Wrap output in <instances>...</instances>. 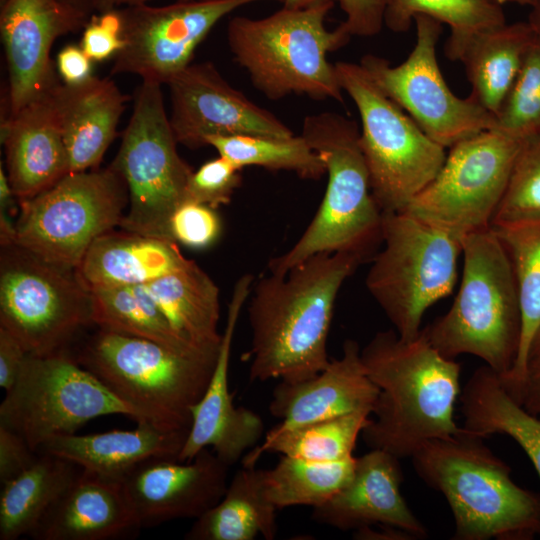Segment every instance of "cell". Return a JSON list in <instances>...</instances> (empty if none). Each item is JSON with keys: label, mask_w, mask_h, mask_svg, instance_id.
<instances>
[{"label": "cell", "mask_w": 540, "mask_h": 540, "mask_svg": "<svg viewBox=\"0 0 540 540\" xmlns=\"http://www.w3.org/2000/svg\"><path fill=\"white\" fill-rule=\"evenodd\" d=\"M143 286L181 338L219 350V288L194 260Z\"/></svg>", "instance_id": "obj_29"}, {"label": "cell", "mask_w": 540, "mask_h": 540, "mask_svg": "<svg viewBox=\"0 0 540 540\" xmlns=\"http://www.w3.org/2000/svg\"><path fill=\"white\" fill-rule=\"evenodd\" d=\"M355 457L318 462L282 455L271 469H264L268 499L278 508L322 505L351 478Z\"/></svg>", "instance_id": "obj_37"}, {"label": "cell", "mask_w": 540, "mask_h": 540, "mask_svg": "<svg viewBox=\"0 0 540 540\" xmlns=\"http://www.w3.org/2000/svg\"><path fill=\"white\" fill-rule=\"evenodd\" d=\"M396 456L371 449L355 459L349 481L327 502L314 507L311 518L342 531L390 525L427 537V530L404 500L400 486L403 471Z\"/></svg>", "instance_id": "obj_22"}, {"label": "cell", "mask_w": 540, "mask_h": 540, "mask_svg": "<svg viewBox=\"0 0 540 540\" xmlns=\"http://www.w3.org/2000/svg\"><path fill=\"white\" fill-rule=\"evenodd\" d=\"M539 216L540 132L521 140L507 189L492 225Z\"/></svg>", "instance_id": "obj_40"}, {"label": "cell", "mask_w": 540, "mask_h": 540, "mask_svg": "<svg viewBox=\"0 0 540 540\" xmlns=\"http://www.w3.org/2000/svg\"><path fill=\"white\" fill-rule=\"evenodd\" d=\"M345 15L340 26L352 37H372L383 28L390 0H337Z\"/></svg>", "instance_id": "obj_44"}, {"label": "cell", "mask_w": 540, "mask_h": 540, "mask_svg": "<svg viewBox=\"0 0 540 540\" xmlns=\"http://www.w3.org/2000/svg\"><path fill=\"white\" fill-rule=\"evenodd\" d=\"M520 144L494 129L455 143L434 179L403 212L459 238L490 228Z\"/></svg>", "instance_id": "obj_14"}, {"label": "cell", "mask_w": 540, "mask_h": 540, "mask_svg": "<svg viewBox=\"0 0 540 540\" xmlns=\"http://www.w3.org/2000/svg\"><path fill=\"white\" fill-rule=\"evenodd\" d=\"M218 354L176 350L99 328L72 356L147 421L189 432L192 408L209 384Z\"/></svg>", "instance_id": "obj_6"}, {"label": "cell", "mask_w": 540, "mask_h": 540, "mask_svg": "<svg viewBox=\"0 0 540 540\" xmlns=\"http://www.w3.org/2000/svg\"><path fill=\"white\" fill-rule=\"evenodd\" d=\"M301 135L323 161L327 187L303 234L286 252L269 261L268 272L285 274L323 252L372 260L382 244L383 212L372 194L359 127L354 120L326 111L306 116Z\"/></svg>", "instance_id": "obj_4"}, {"label": "cell", "mask_w": 540, "mask_h": 540, "mask_svg": "<svg viewBox=\"0 0 540 540\" xmlns=\"http://www.w3.org/2000/svg\"><path fill=\"white\" fill-rule=\"evenodd\" d=\"M274 1H280V2H283L284 0H274Z\"/></svg>", "instance_id": "obj_57"}, {"label": "cell", "mask_w": 540, "mask_h": 540, "mask_svg": "<svg viewBox=\"0 0 540 540\" xmlns=\"http://www.w3.org/2000/svg\"><path fill=\"white\" fill-rule=\"evenodd\" d=\"M278 508L268 499L264 469L244 466L230 482L220 501L206 511L185 534L187 540H253L277 534Z\"/></svg>", "instance_id": "obj_30"}, {"label": "cell", "mask_w": 540, "mask_h": 540, "mask_svg": "<svg viewBox=\"0 0 540 540\" xmlns=\"http://www.w3.org/2000/svg\"><path fill=\"white\" fill-rule=\"evenodd\" d=\"M334 4L283 6L262 18L230 19L226 37L231 54L267 98L297 94L343 102L335 65L327 54L346 45L351 36L340 25L327 29L326 18Z\"/></svg>", "instance_id": "obj_5"}, {"label": "cell", "mask_w": 540, "mask_h": 540, "mask_svg": "<svg viewBox=\"0 0 540 540\" xmlns=\"http://www.w3.org/2000/svg\"><path fill=\"white\" fill-rule=\"evenodd\" d=\"M18 199L10 185L7 173L0 166V244L1 246L14 244L16 222L13 218L17 214Z\"/></svg>", "instance_id": "obj_48"}, {"label": "cell", "mask_w": 540, "mask_h": 540, "mask_svg": "<svg viewBox=\"0 0 540 540\" xmlns=\"http://www.w3.org/2000/svg\"><path fill=\"white\" fill-rule=\"evenodd\" d=\"M167 86L174 136L188 148L205 146L210 135L294 136L276 115L229 84L211 62L191 63Z\"/></svg>", "instance_id": "obj_17"}, {"label": "cell", "mask_w": 540, "mask_h": 540, "mask_svg": "<svg viewBox=\"0 0 540 540\" xmlns=\"http://www.w3.org/2000/svg\"><path fill=\"white\" fill-rule=\"evenodd\" d=\"M90 291L92 319L98 328L148 339L176 350L207 351L175 332L143 285L94 288Z\"/></svg>", "instance_id": "obj_34"}, {"label": "cell", "mask_w": 540, "mask_h": 540, "mask_svg": "<svg viewBox=\"0 0 540 540\" xmlns=\"http://www.w3.org/2000/svg\"><path fill=\"white\" fill-rule=\"evenodd\" d=\"M461 244L463 272L453 304L421 332L446 358L474 355L504 376L515 362L521 337L513 268L491 227L463 236Z\"/></svg>", "instance_id": "obj_7"}, {"label": "cell", "mask_w": 540, "mask_h": 540, "mask_svg": "<svg viewBox=\"0 0 540 540\" xmlns=\"http://www.w3.org/2000/svg\"><path fill=\"white\" fill-rule=\"evenodd\" d=\"M361 358L380 390L375 419L361 433L371 449L411 458L429 440L464 432L454 421L461 366L440 354L422 332L404 340L394 329L380 331Z\"/></svg>", "instance_id": "obj_2"}, {"label": "cell", "mask_w": 540, "mask_h": 540, "mask_svg": "<svg viewBox=\"0 0 540 540\" xmlns=\"http://www.w3.org/2000/svg\"><path fill=\"white\" fill-rule=\"evenodd\" d=\"M370 415L358 411L265 436L260 445L245 454L243 465L255 466L261 455L268 452L318 462L350 458Z\"/></svg>", "instance_id": "obj_35"}, {"label": "cell", "mask_w": 540, "mask_h": 540, "mask_svg": "<svg viewBox=\"0 0 540 540\" xmlns=\"http://www.w3.org/2000/svg\"><path fill=\"white\" fill-rule=\"evenodd\" d=\"M262 0H178L119 9L123 46L111 74L129 73L142 81L167 85L191 64L200 43L232 11Z\"/></svg>", "instance_id": "obj_16"}, {"label": "cell", "mask_w": 540, "mask_h": 540, "mask_svg": "<svg viewBox=\"0 0 540 540\" xmlns=\"http://www.w3.org/2000/svg\"><path fill=\"white\" fill-rule=\"evenodd\" d=\"M482 437L464 429L425 442L411 457L418 476L443 494L455 540H526L540 534V497L518 486Z\"/></svg>", "instance_id": "obj_3"}, {"label": "cell", "mask_w": 540, "mask_h": 540, "mask_svg": "<svg viewBox=\"0 0 540 540\" xmlns=\"http://www.w3.org/2000/svg\"><path fill=\"white\" fill-rule=\"evenodd\" d=\"M18 202L14 244L77 268L94 240L120 225L129 195L122 176L109 166L70 172L49 189Z\"/></svg>", "instance_id": "obj_13"}, {"label": "cell", "mask_w": 540, "mask_h": 540, "mask_svg": "<svg viewBox=\"0 0 540 540\" xmlns=\"http://www.w3.org/2000/svg\"><path fill=\"white\" fill-rule=\"evenodd\" d=\"M188 433L143 421L131 430L56 436L38 452L53 454L89 473L121 481L131 469L145 460L155 457L179 460Z\"/></svg>", "instance_id": "obj_26"}, {"label": "cell", "mask_w": 540, "mask_h": 540, "mask_svg": "<svg viewBox=\"0 0 540 540\" xmlns=\"http://www.w3.org/2000/svg\"><path fill=\"white\" fill-rule=\"evenodd\" d=\"M0 31L8 69L6 116L49 94L60 83L51 60L54 42L90 17L68 0H2Z\"/></svg>", "instance_id": "obj_18"}, {"label": "cell", "mask_w": 540, "mask_h": 540, "mask_svg": "<svg viewBox=\"0 0 540 540\" xmlns=\"http://www.w3.org/2000/svg\"><path fill=\"white\" fill-rule=\"evenodd\" d=\"M121 31L118 8L93 14L84 27L80 46L93 62L114 58L123 46Z\"/></svg>", "instance_id": "obj_43"}, {"label": "cell", "mask_w": 540, "mask_h": 540, "mask_svg": "<svg viewBox=\"0 0 540 540\" xmlns=\"http://www.w3.org/2000/svg\"><path fill=\"white\" fill-rule=\"evenodd\" d=\"M417 15L449 26L445 54L452 61L473 35L506 23L502 5L492 0H390L384 25L394 32H404Z\"/></svg>", "instance_id": "obj_36"}, {"label": "cell", "mask_w": 540, "mask_h": 540, "mask_svg": "<svg viewBox=\"0 0 540 540\" xmlns=\"http://www.w3.org/2000/svg\"><path fill=\"white\" fill-rule=\"evenodd\" d=\"M493 129L518 140L540 132V37L536 33Z\"/></svg>", "instance_id": "obj_39"}, {"label": "cell", "mask_w": 540, "mask_h": 540, "mask_svg": "<svg viewBox=\"0 0 540 540\" xmlns=\"http://www.w3.org/2000/svg\"><path fill=\"white\" fill-rule=\"evenodd\" d=\"M7 176L17 199H30L70 173L58 116L50 95L1 120Z\"/></svg>", "instance_id": "obj_24"}, {"label": "cell", "mask_w": 540, "mask_h": 540, "mask_svg": "<svg viewBox=\"0 0 540 540\" xmlns=\"http://www.w3.org/2000/svg\"><path fill=\"white\" fill-rule=\"evenodd\" d=\"M161 86L142 81L136 89L132 114L110 166L124 179L129 195L119 227L173 241L170 218L186 200L193 170L177 151Z\"/></svg>", "instance_id": "obj_10"}, {"label": "cell", "mask_w": 540, "mask_h": 540, "mask_svg": "<svg viewBox=\"0 0 540 540\" xmlns=\"http://www.w3.org/2000/svg\"><path fill=\"white\" fill-rule=\"evenodd\" d=\"M81 470L66 459L39 452L30 467L1 484L0 540L29 535Z\"/></svg>", "instance_id": "obj_33"}, {"label": "cell", "mask_w": 540, "mask_h": 540, "mask_svg": "<svg viewBox=\"0 0 540 540\" xmlns=\"http://www.w3.org/2000/svg\"><path fill=\"white\" fill-rule=\"evenodd\" d=\"M26 440L15 431L0 425V483L3 484L30 467L38 458Z\"/></svg>", "instance_id": "obj_45"}, {"label": "cell", "mask_w": 540, "mask_h": 540, "mask_svg": "<svg viewBox=\"0 0 540 540\" xmlns=\"http://www.w3.org/2000/svg\"><path fill=\"white\" fill-rule=\"evenodd\" d=\"M178 243L122 230L90 245L76 268L89 288L145 285L188 263Z\"/></svg>", "instance_id": "obj_27"}, {"label": "cell", "mask_w": 540, "mask_h": 540, "mask_svg": "<svg viewBox=\"0 0 540 540\" xmlns=\"http://www.w3.org/2000/svg\"><path fill=\"white\" fill-rule=\"evenodd\" d=\"M507 392L528 412L540 417V360L529 362L523 382Z\"/></svg>", "instance_id": "obj_49"}, {"label": "cell", "mask_w": 540, "mask_h": 540, "mask_svg": "<svg viewBox=\"0 0 540 540\" xmlns=\"http://www.w3.org/2000/svg\"><path fill=\"white\" fill-rule=\"evenodd\" d=\"M205 143L240 169L260 166L270 170H286L308 180H319L326 174L323 161L302 135L289 138L210 135Z\"/></svg>", "instance_id": "obj_38"}, {"label": "cell", "mask_w": 540, "mask_h": 540, "mask_svg": "<svg viewBox=\"0 0 540 540\" xmlns=\"http://www.w3.org/2000/svg\"><path fill=\"white\" fill-rule=\"evenodd\" d=\"M339 84L360 117V146L382 212H401L437 175L446 148L386 96L359 64H335Z\"/></svg>", "instance_id": "obj_9"}, {"label": "cell", "mask_w": 540, "mask_h": 540, "mask_svg": "<svg viewBox=\"0 0 540 540\" xmlns=\"http://www.w3.org/2000/svg\"><path fill=\"white\" fill-rule=\"evenodd\" d=\"M496 3H498L499 5H503L505 3H517V4H520V5H530L531 1L532 0H492Z\"/></svg>", "instance_id": "obj_56"}, {"label": "cell", "mask_w": 540, "mask_h": 540, "mask_svg": "<svg viewBox=\"0 0 540 540\" xmlns=\"http://www.w3.org/2000/svg\"><path fill=\"white\" fill-rule=\"evenodd\" d=\"M362 263L352 254L323 252L285 274L254 280L248 304L251 381L299 382L327 367L338 293Z\"/></svg>", "instance_id": "obj_1"}, {"label": "cell", "mask_w": 540, "mask_h": 540, "mask_svg": "<svg viewBox=\"0 0 540 540\" xmlns=\"http://www.w3.org/2000/svg\"><path fill=\"white\" fill-rule=\"evenodd\" d=\"M534 37L528 21L505 23L473 35L457 57L472 87L469 96L495 117Z\"/></svg>", "instance_id": "obj_28"}, {"label": "cell", "mask_w": 540, "mask_h": 540, "mask_svg": "<svg viewBox=\"0 0 540 540\" xmlns=\"http://www.w3.org/2000/svg\"><path fill=\"white\" fill-rule=\"evenodd\" d=\"M337 0H284L283 6L287 8L299 9L306 8L326 2H336Z\"/></svg>", "instance_id": "obj_53"}, {"label": "cell", "mask_w": 540, "mask_h": 540, "mask_svg": "<svg viewBox=\"0 0 540 540\" xmlns=\"http://www.w3.org/2000/svg\"><path fill=\"white\" fill-rule=\"evenodd\" d=\"M380 528L374 529L372 526L354 530L355 539L362 540H414L416 539L409 532L400 528L379 524Z\"/></svg>", "instance_id": "obj_50"}, {"label": "cell", "mask_w": 540, "mask_h": 540, "mask_svg": "<svg viewBox=\"0 0 540 540\" xmlns=\"http://www.w3.org/2000/svg\"><path fill=\"white\" fill-rule=\"evenodd\" d=\"M254 280L251 274H244L234 286L215 368L202 398L192 408V422L179 461L192 460L202 449L210 448L231 466L255 448L264 434L260 415L234 405L228 380L234 332Z\"/></svg>", "instance_id": "obj_20"}, {"label": "cell", "mask_w": 540, "mask_h": 540, "mask_svg": "<svg viewBox=\"0 0 540 540\" xmlns=\"http://www.w3.org/2000/svg\"><path fill=\"white\" fill-rule=\"evenodd\" d=\"M141 530L121 481L81 470L28 535L35 540H111Z\"/></svg>", "instance_id": "obj_23"}, {"label": "cell", "mask_w": 540, "mask_h": 540, "mask_svg": "<svg viewBox=\"0 0 540 540\" xmlns=\"http://www.w3.org/2000/svg\"><path fill=\"white\" fill-rule=\"evenodd\" d=\"M528 15V23L531 25L534 32L540 37V0H532Z\"/></svg>", "instance_id": "obj_52"}, {"label": "cell", "mask_w": 540, "mask_h": 540, "mask_svg": "<svg viewBox=\"0 0 540 540\" xmlns=\"http://www.w3.org/2000/svg\"><path fill=\"white\" fill-rule=\"evenodd\" d=\"M94 325L90 289L76 268L50 262L16 244L1 246L0 327L28 354L66 351Z\"/></svg>", "instance_id": "obj_12"}, {"label": "cell", "mask_w": 540, "mask_h": 540, "mask_svg": "<svg viewBox=\"0 0 540 540\" xmlns=\"http://www.w3.org/2000/svg\"><path fill=\"white\" fill-rule=\"evenodd\" d=\"M463 428L486 438L505 434L526 452L540 477V417L528 412L487 365L477 368L460 393Z\"/></svg>", "instance_id": "obj_31"}, {"label": "cell", "mask_w": 540, "mask_h": 540, "mask_svg": "<svg viewBox=\"0 0 540 540\" xmlns=\"http://www.w3.org/2000/svg\"><path fill=\"white\" fill-rule=\"evenodd\" d=\"M241 169L219 156L193 171L187 184L186 200L214 209L227 205L241 183Z\"/></svg>", "instance_id": "obj_41"}, {"label": "cell", "mask_w": 540, "mask_h": 540, "mask_svg": "<svg viewBox=\"0 0 540 540\" xmlns=\"http://www.w3.org/2000/svg\"><path fill=\"white\" fill-rule=\"evenodd\" d=\"M92 60L81 46L67 45L57 54L56 65L63 82L76 85L92 76Z\"/></svg>", "instance_id": "obj_47"}, {"label": "cell", "mask_w": 540, "mask_h": 540, "mask_svg": "<svg viewBox=\"0 0 540 540\" xmlns=\"http://www.w3.org/2000/svg\"><path fill=\"white\" fill-rule=\"evenodd\" d=\"M503 244L515 276L521 310V337L511 370L499 376L507 391L525 379L529 349L540 327V216L491 226Z\"/></svg>", "instance_id": "obj_32"}, {"label": "cell", "mask_w": 540, "mask_h": 540, "mask_svg": "<svg viewBox=\"0 0 540 540\" xmlns=\"http://www.w3.org/2000/svg\"><path fill=\"white\" fill-rule=\"evenodd\" d=\"M27 354L15 337L0 327V387L5 391L14 385Z\"/></svg>", "instance_id": "obj_46"}, {"label": "cell", "mask_w": 540, "mask_h": 540, "mask_svg": "<svg viewBox=\"0 0 540 540\" xmlns=\"http://www.w3.org/2000/svg\"><path fill=\"white\" fill-rule=\"evenodd\" d=\"M150 0H98L96 12L101 13L108 10L117 9L120 6H135L146 4Z\"/></svg>", "instance_id": "obj_51"}, {"label": "cell", "mask_w": 540, "mask_h": 540, "mask_svg": "<svg viewBox=\"0 0 540 540\" xmlns=\"http://www.w3.org/2000/svg\"><path fill=\"white\" fill-rule=\"evenodd\" d=\"M382 245L366 288L397 334L412 340L427 309L453 291L461 238L406 212H383Z\"/></svg>", "instance_id": "obj_8"}, {"label": "cell", "mask_w": 540, "mask_h": 540, "mask_svg": "<svg viewBox=\"0 0 540 540\" xmlns=\"http://www.w3.org/2000/svg\"><path fill=\"white\" fill-rule=\"evenodd\" d=\"M56 110L70 172L99 168L113 142L128 97L109 78L91 76L49 93Z\"/></svg>", "instance_id": "obj_25"}, {"label": "cell", "mask_w": 540, "mask_h": 540, "mask_svg": "<svg viewBox=\"0 0 540 540\" xmlns=\"http://www.w3.org/2000/svg\"><path fill=\"white\" fill-rule=\"evenodd\" d=\"M106 415L147 421L67 350L27 354L0 405V425L18 433L35 451L52 438L74 434L88 421Z\"/></svg>", "instance_id": "obj_11"}, {"label": "cell", "mask_w": 540, "mask_h": 540, "mask_svg": "<svg viewBox=\"0 0 540 540\" xmlns=\"http://www.w3.org/2000/svg\"><path fill=\"white\" fill-rule=\"evenodd\" d=\"M72 5L80 11L91 17L96 12L98 0H68Z\"/></svg>", "instance_id": "obj_54"}, {"label": "cell", "mask_w": 540, "mask_h": 540, "mask_svg": "<svg viewBox=\"0 0 540 540\" xmlns=\"http://www.w3.org/2000/svg\"><path fill=\"white\" fill-rule=\"evenodd\" d=\"M228 468L212 449L204 448L189 461L145 460L121 483L141 529L150 528L203 515L224 495Z\"/></svg>", "instance_id": "obj_19"}, {"label": "cell", "mask_w": 540, "mask_h": 540, "mask_svg": "<svg viewBox=\"0 0 540 540\" xmlns=\"http://www.w3.org/2000/svg\"><path fill=\"white\" fill-rule=\"evenodd\" d=\"M169 227L173 241L193 249L211 246L221 233L216 210L193 201H184L174 211Z\"/></svg>", "instance_id": "obj_42"}, {"label": "cell", "mask_w": 540, "mask_h": 540, "mask_svg": "<svg viewBox=\"0 0 540 540\" xmlns=\"http://www.w3.org/2000/svg\"><path fill=\"white\" fill-rule=\"evenodd\" d=\"M537 360H540V327L532 339L529 349L528 363Z\"/></svg>", "instance_id": "obj_55"}, {"label": "cell", "mask_w": 540, "mask_h": 540, "mask_svg": "<svg viewBox=\"0 0 540 540\" xmlns=\"http://www.w3.org/2000/svg\"><path fill=\"white\" fill-rule=\"evenodd\" d=\"M414 22L415 45L402 63L392 65L383 57L367 54L360 65L386 96L446 149L493 129L495 116L470 96H456L443 77L436 57L443 24L425 15H417Z\"/></svg>", "instance_id": "obj_15"}, {"label": "cell", "mask_w": 540, "mask_h": 540, "mask_svg": "<svg viewBox=\"0 0 540 540\" xmlns=\"http://www.w3.org/2000/svg\"><path fill=\"white\" fill-rule=\"evenodd\" d=\"M379 392L367 374L359 344L347 339L342 355L317 375L299 382L281 381L274 388L269 411L281 422L265 436L358 411L373 414Z\"/></svg>", "instance_id": "obj_21"}]
</instances>
